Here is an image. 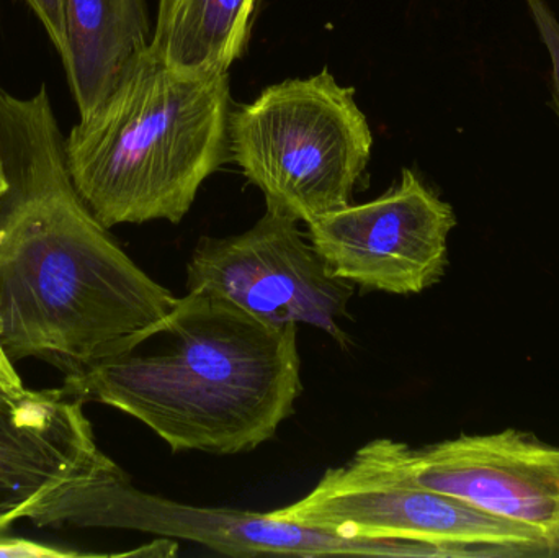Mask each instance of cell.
Masks as SVG:
<instances>
[{
	"label": "cell",
	"instance_id": "1",
	"mask_svg": "<svg viewBox=\"0 0 559 558\" xmlns=\"http://www.w3.org/2000/svg\"><path fill=\"white\" fill-rule=\"evenodd\" d=\"M0 321L12 363L78 376L130 349L177 297L138 268L79 197L46 87H0Z\"/></svg>",
	"mask_w": 559,
	"mask_h": 558
},
{
	"label": "cell",
	"instance_id": "2",
	"mask_svg": "<svg viewBox=\"0 0 559 558\" xmlns=\"http://www.w3.org/2000/svg\"><path fill=\"white\" fill-rule=\"evenodd\" d=\"M296 333V324L187 292L130 349L62 387L138 419L173 452L246 454L295 413L302 392Z\"/></svg>",
	"mask_w": 559,
	"mask_h": 558
},
{
	"label": "cell",
	"instance_id": "3",
	"mask_svg": "<svg viewBox=\"0 0 559 558\" xmlns=\"http://www.w3.org/2000/svg\"><path fill=\"white\" fill-rule=\"evenodd\" d=\"M229 72L174 68L147 49L64 140L79 197L105 226L182 222L231 161Z\"/></svg>",
	"mask_w": 559,
	"mask_h": 558
},
{
	"label": "cell",
	"instance_id": "4",
	"mask_svg": "<svg viewBox=\"0 0 559 558\" xmlns=\"http://www.w3.org/2000/svg\"><path fill=\"white\" fill-rule=\"evenodd\" d=\"M373 133L355 88L329 69L288 79L233 108L229 151L267 209L296 222L350 205L370 163Z\"/></svg>",
	"mask_w": 559,
	"mask_h": 558
},
{
	"label": "cell",
	"instance_id": "5",
	"mask_svg": "<svg viewBox=\"0 0 559 558\" xmlns=\"http://www.w3.org/2000/svg\"><path fill=\"white\" fill-rule=\"evenodd\" d=\"M25 520L38 527H105L156 534L235 557H455L453 550L433 544L347 539L272 513L179 503L138 490L114 461L100 471L66 482L33 504Z\"/></svg>",
	"mask_w": 559,
	"mask_h": 558
},
{
	"label": "cell",
	"instance_id": "6",
	"mask_svg": "<svg viewBox=\"0 0 559 558\" xmlns=\"http://www.w3.org/2000/svg\"><path fill=\"white\" fill-rule=\"evenodd\" d=\"M272 514L347 539L433 544L459 557L548 553L531 527L416 484L391 458L384 439L325 471L306 497Z\"/></svg>",
	"mask_w": 559,
	"mask_h": 558
},
{
	"label": "cell",
	"instance_id": "7",
	"mask_svg": "<svg viewBox=\"0 0 559 558\" xmlns=\"http://www.w3.org/2000/svg\"><path fill=\"white\" fill-rule=\"evenodd\" d=\"M292 216L267 209L248 231L203 236L187 264V292H205L274 324H309L341 346L355 285L331 274Z\"/></svg>",
	"mask_w": 559,
	"mask_h": 558
},
{
	"label": "cell",
	"instance_id": "8",
	"mask_svg": "<svg viewBox=\"0 0 559 558\" xmlns=\"http://www.w3.org/2000/svg\"><path fill=\"white\" fill-rule=\"evenodd\" d=\"M455 226L452 205L403 169L378 199L308 223V238L335 277L364 292L417 295L445 274Z\"/></svg>",
	"mask_w": 559,
	"mask_h": 558
},
{
	"label": "cell",
	"instance_id": "9",
	"mask_svg": "<svg viewBox=\"0 0 559 558\" xmlns=\"http://www.w3.org/2000/svg\"><path fill=\"white\" fill-rule=\"evenodd\" d=\"M416 484L540 534L559 554V448L518 429L460 436L424 449L384 439Z\"/></svg>",
	"mask_w": 559,
	"mask_h": 558
},
{
	"label": "cell",
	"instance_id": "10",
	"mask_svg": "<svg viewBox=\"0 0 559 558\" xmlns=\"http://www.w3.org/2000/svg\"><path fill=\"white\" fill-rule=\"evenodd\" d=\"M66 387L0 400V533L66 482L110 464Z\"/></svg>",
	"mask_w": 559,
	"mask_h": 558
},
{
	"label": "cell",
	"instance_id": "11",
	"mask_svg": "<svg viewBox=\"0 0 559 558\" xmlns=\"http://www.w3.org/2000/svg\"><path fill=\"white\" fill-rule=\"evenodd\" d=\"M144 0H66L64 64L81 117L91 114L150 49Z\"/></svg>",
	"mask_w": 559,
	"mask_h": 558
},
{
	"label": "cell",
	"instance_id": "12",
	"mask_svg": "<svg viewBox=\"0 0 559 558\" xmlns=\"http://www.w3.org/2000/svg\"><path fill=\"white\" fill-rule=\"evenodd\" d=\"M262 0H159L151 49L174 68L229 72L248 51Z\"/></svg>",
	"mask_w": 559,
	"mask_h": 558
},
{
	"label": "cell",
	"instance_id": "13",
	"mask_svg": "<svg viewBox=\"0 0 559 558\" xmlns=\"http://www.w3.org/2000/svg\"><path fill=\"white\" fill-rule=\"evenodd\" d=\"M551 64V98L559 118V19L548 0H525Z\"/></svg>",
	"mask_w": 559,
	"mask_h": 558
},
{
	"label": "cell",
	"instance_id": "14",
	"mask_svg": "<svg viewBox=\"0 0 559 558\" xmlns=\"http://www.w3.org/2000/svg\"><path fill=\"white\" fill-rule=\"evenodd\" d=\"M32 7L39 22L45 26L49 39L61 55L62 61L68 55L66 41V0H25Z\"/></svg>",
	"mask_w": 559,
	"mask_h": 558
},
{
	"label": "cell",
	"instance_id": "15",
	"mask_svg": "<svg viewBox=\"0 0 559 558\" xmlns=\"http://www.w3.org/2000/svg\"><path fill=\"white\" fill-rule=\"evenodd\" d=\"M72 557H100L97 554H81L78 550L62 549V547L48 546L35 541L7 537L0 533V558H72Z\"/></svg>",
	"mask_w": 559,
	"mask_h": 558
},
{
	"label": "cell",
	"instance_id": "16",
	"mask_svg": "<svg viewBox=\"0 0 559 558\" xmlns=\"http://www.w3.org/2000/svg\"><path fill=\"white\" fill-rule=\"evenodd\" d=\"M25 390L16 370L0 369V400L12 399Z\"/></svg>",
	"mask_w": 559,
	"mask_h": 558
},
{
	"label": "cell",
	"instance_id": "17",
	"mask_svg": "<svg viewBox=\"0 0 559 558\" xmlns=\"http://www.w3.org/2000/svg\"><path fill=\"white\" fill-rule=\"evenodd\" d=\"M2 331V321H0V369L15 370V367H13L12 359H10L9 354H7L5 349H3Z\"/></svg>",
	"mask_w": 559,
	"mask_h": 558
},
{
	"label": "cell",
	"instance_id": "18",
	"mask_svg": "<svg viewBox=\"0 0 559 558\" xmlns=\"http://www.w3.org/2000/svg\"><path fill=\"white\" fill-rule=\"evenodd\" d=\"M7 186H9V182H7L5 167H3L2 147H0V197L5 193Z\"/></svg>",
	"mask_w": 559,
	"mask_h": 558
}]
</instances>
